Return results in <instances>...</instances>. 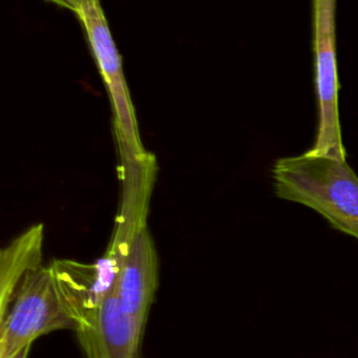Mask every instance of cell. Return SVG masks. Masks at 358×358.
Instances as JSON below:
<instances>
[{
    "label": "cell",
    "mask_w": 358,
    "mask_h": 358,
    "mask_svg": "<svg viewBox=\"0 0 358 358\" xmlns=\"http://www.w3.org/2000/svg\"><path fill=\"white\" fill-rule=\"evenodd\" d=\"M77 18L84 27L88 43L110 98L113 133L119 158L120 161L140 158L147 151L140 140L136 112L122 70V60L110 35L101 1L87 0Z\"/></svg>",
    "instance_id": "3"
},
{
    "label": "cell",
    "mask_w": 358,
    "mask_h": 358,
    "mask_svg": "<svg viewBox=\"0 0 358 358\" xmlns=\"http://www.w3.org/2000/svg\"><path fill=\"white\" fill-rule=\"evenodd\" d=\"M43 224L31 225L0 253V316L7 310L22 280L42 266Z\"/></svg>",
    "instance_id": "9"
},
{
    "label": "cell",
    "mask_w": 358,
    "mask_h": 358,
    "mask_svg": "<svg viewBox=\"0 0 358 358\" xmlns=\"http://www.w3.org/2000/svg\"><path fill=\"white\" fill-rule=\"evenodd\" d=\"M143 330L122 308L115 287L74 329L85 358H138Z\"/></svg>",
    "instance_id": "6"
},
{
    "label": "cell",
    "mask_w": 358,
    "mask_h": 358,
    "mask_svg": "<svg viewBox=\"0 0 358 358\" xmlns=\"http://www.w3.org/2000/svg\"><path fill=\"white\" fill-rule=\"evenodd\" d=\"M158 287V256L152 236L144 229L124 256L115 281V292L124 312L141 327Z\"/></svg>",
    "instance_id": "8"
},
{
    "label": "cell",
    "mask_w": 358,
    "mask_h": 358,
    "mask_svg": "<svg viewBox=\"0 0 358 358\" xmlns=\"http://www.w3.org/2000/svg\"><path fill=\"white\" fill-rule=\"evenodd\" d=\"M157 169L155 155L148 151L140 158L120 161V201L112 235L103 253L119 266L134 239L147 229L148 204L157 179Z\"/></svg>",
    "instance_id": "5"
},
{
    "label": "cell",
    "mask_w": 358,
    "mask_h": 358,
    "mask_svg": "<svg viewBox=\"0 0 358 358\" xmlns=\"http://www.w3.org/2000/svg\"><path fill=\"white\" fill-rule=\"evenodd\" d=\"M312 27L319 120L315 143L309 151L345 161L338 116L336 0H312Z\"/></svg>",
    "instance_id": "4"
},
{
    "label": "cell",
    "mask_w": 358,
    "mask_h": 358,
    "mask_svg": "<svg viewBox=\"0 0 358 358\" xmlns=\"http://www.w3.org/2000/svg\"><path fill=\"white\" fill-rule=\"evenodd\" d=\"M275 194L319 213L337 231L358 241V176L347 161L309 150L273 166Z\"/></svg>",
    "instance_id": "1"
},
{
    "label": "cell",
    "mask_w": 358,
    "mask_h": 358,
    "mask_svg": "<svg viewBox=\"0 0 358 358\" xmlns=\"http://www.w3.org/2000/svg\"><path fill=\"white\" fill-rule=\"evenodd\" d=\"M71 329L50 266L31 271L20 284L7 310L0 316V358H13L41 336Z\"/></svg>",
    "instance_id": "2"
},
{
    "label": "cell",
    "mask_w": 358,
    "mask_h": 358,
    "mask_svg": "<svg viewBox=\"0 0 358 358\" xmlns=\"http://www.w3.org/2000/svg\"><path fill=\"white\" fill-rule=\"evenodd\" d=\"M46 1H49L57 7L66 8L71 13H74L77 17L81 14V11L87 3V0H46Z\"/></svg>",
    "instance_id": "10"
},
{
    "label": "cell",
    "mask_w": 358,
    "mask_h": 358,
    "mask_svg": "<svg viewBox=\"0 0 358 358\" xmlns=\"http://www.w3.org/2000/svg\"><path fill=\"white\" fill-rule=\"evenodd\" d=\"M29 351H31V347H28V348H25V350H22V351H20V352H18V354H15L13 358H28Z\"/></svg>",
    "instance_id": "11"
},
{
    "label": "cell",
    "mask_w": 358,
    "mask_h": 358,
    "mask_svg": "<svg viewBox=\"0 0 358 358\" xmlns=\"http://www.w3.org/2000/svg\"><path fill=\"white\" fill-rule=\"evenodd\" d=\"M64 309L76 324L96 309L113 289L120 266L102 256L92 263L57 259L50 264Z\"/></svg>",
    "instance_id": "7"
}]
</instances>
